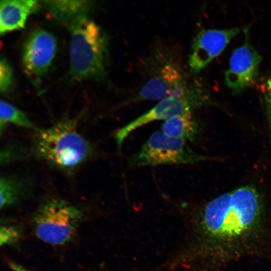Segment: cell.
Segmentation results:
<instances>
[{"label": "cell", "mask_w": 271, "mask_h": 271, "mask_svg": "<svg viewBox=\"0 0 271 271\" xmlns=\"http://www.w3.org/2000/svg\"><path fill=\"white\" fill-rule=\"evenodd\" d=\"M257 191L243 186L208 202L197 213L187 216V236L180 250L194 260L215 240H231L250 231L260 211Z\"/></svg>", "instance_id": "6da1fadb"}, {"label": "cell", "mask_w": 271, "mask_h": 271, "mask_svg": "<svg viewBox=\"0 0 271 271\" xmlns=\"http://www.w3.org/2000/svg\"><path fill=\"white\" fill-rule=\"evenodd\" d=\"M70 73L77 80L103 79L108 66V42L96 23L86 17L68 26Z\"/></svg>", "instance_id": "7a4b0ae2"}, {"label": "cell", "mask_w": 271, "mask_h": 271, "mask_svg": "<svg viewBox=\"0 0 271 271\" xmlns=\"http://www.w3.org/2000/svg\"><path fill=\"white\" fill-rule=\"evenodd\" d=\"M34 146L41 159L65 171L79 166L92 152L89 142L78 131L76 120L69 119L38 130L35 135Z\"/></svg>", "instance_id": "3957f363"}, {"label": "cell", "mask_w": 271, "mask_h": 271, "mask_svg": "<svg viewBox=\"0 0 271 271\" xmlns=\"http://www.w3.org/2000/svg\"><path fill=\"white\" fill-rule=\"evenodd\" d=\"M83 217L82 211L64 200L53 198L36 211L33 222L37 236L54 245L70 241Z\"/></svg>", "instance_id": "277c9868"}, {"label": "cell", "mask_w": 271, "mask_h": 271, "mask_svg": "<svg viewBox=\"0 0 271 271\" xmlns=\"http://www.w3.org/2000/svg\"><path fill=\"white\" fill-rule=\"evenodd\" d=\"M188 146L184 140L169 137L162 131L152 133L141 149L129 159L130 167L189 165L208 160Z\"/></svg>", "instance_id": "5b68a950"}, {"label": "cell", "mask_w": 271, "mask_h": 271, "mask_svg": "<svg viewBox=\"0 0 271 271\" xmlns=\"http://www.w3.org/2000/svg\"><path fill=\"white\" fill-rule=\"evenodd\" d=\"M153 72L131 101L159 100L181 95L191 86L181 65L170 55L157 58Z\"/></svg>", "instance_id": "8992f818"}, {"label": "cell", "mask_w": 271, "mask_h": 271, "mask_svg": "<svg viewBox=\"0 0 271 271\" xmlns=\"http://www.w3.org/2000/svg\"><path fill=\"white\" fill-rule=\"evenodd\" d=\"M206 96L198 87L190 86L183 94L161 100L147 112L116 130L114 138L120 148L127 136L134 130L156 120H167L176 115L192 111L205 104Z\"/></svg>", "instance_id": "52a82bcc"}, {"label": "cell", "mask_w": 271, "mask_h": 271, "mask_svg": "<svg viewBox=\"0 0 271 271\" xmlns=\"http://www.w3.org/2000/svg\"><path fill=\"white\" fill-rule=\"evenodd\" d=\"M56 39L51 32L37 29L25 40L22 63L25 73L36 86L40 83L51 65L57 50Z\"/></svg>", "instance_id": "ba28073f"}, {"label": "cell", "mask_w": 271, "mask_h": 271, "mask_svg": "<svg viewBox=\"0 0 271 271\" xmlns=\"http://www.w3.org/2000/svg\"><path fill=\"white\" fill-rule=\"evenodd\" d=\"M246 27L202 29L194 37L188 59L190 71L198 73L220 55L229 43Z\"/></svg>", "instance_id": "9c48e42d"}, {"label": "cell", "mask_w": 271, "mask_h": 271, "mask_svg": "<svg viewBox=\"0 0 271 271\" xmlns=\"http://www.w3.org/2000/svg\"><path fill=\"white\" fill-rule=\"evenodd\" d=\"M262 58L246 39L232 52L228 69L225 72V82L234 93H239L255 82Z\"/></svg>", "instance_id": "30bf717a"}, {"label": "cell", "mask_w": 271, "mask_h": 271, "mask_svg": "<svg viewBox=\"0 0 271 271\" xmlns=\"http://www.w3.org/2000/svg\"><path fill=\"white\" fill-rule=\"evenodd\" d=\"M38 6V1L35 0H1V34L23 28L28 17Z\"/></svg>", "instance_id": "8fae6325"}, {"label": "cell", "mask_w": 271, "mask_h": 271, "mask_svg": "<svg viewBox=\"0 0 271 271\" xmlns=\"http://www.w3.org/2000/svg\"><path fill=\"white\" fill-rule=\"evenodd\" d=\"M42 2L53 19L68 26L87 16L92 7V2L89 1L52 0Z\"/></svg>", "instance_id": "7c38bea8"}, {"label": "cell", "mask_w": 271, "mask_h": 271, "mask_svg": "<svg viewBox=\"0 0 271 271\" xmlns=\"http://www.w3.org/2000/svg\"><path fill=\"white\" fill-rule=\"evenodd\" d=\"M161 131L169 137L192 142L199 134L200 127L191 111L165 121L161 126Z\"/></svg>", "instance_id": "4fadbf2b"}, {"label": "cell", "mask_w": 271, "mask_h": 271, "mask_svg": "<svg viewBox=\"0 0 271 271\" xmlns=\"http://www.w3.org/2000/svg\"><path fill=\"white\" fill-rule=\"evenodd\" d=\"M27 187L20 178L10 175H4L0 179V208L5 209L15 204L24 197Z\"/></svg>", "instance_id": "5bb4252c"}, {"label": "cell", "mask_w": 271, "mask_h": 271, "mask_svg": "<svg viewBox=\"0 0 271 271\" xmlns=\"http://www.w3.org/2000/svg\"><path fill=\"white\" fill-rule=\"evenodd\" d=\"M9 124L26 128H34V124L20 109L3 100L0 102V132L2 134Z\"/></svg>", "instance_id": "9a60e30c"}, {"label": "cell", "mask_w": 271, "mask_h": 271, "mask_svg": "<svg viewBox=\"0 0 271 271\" xmlns=\"http://www.w3.org/2000/svg\"><path fill=\"white\" fill-rule=\"evenodd\" d=\"M13 72L8 60L2 56L0 60V91L4 94H8L14 89Z\"/></svg>", "instance_id": "2e32d148"}, {"label": "cell", "mask_w": 271, "mask_h": 271, "mask_svg": "<svg viewBox=\"0 0 271 271\" xmlns=\"http://www.w3.org/2000/svg\"><path fill=\"white\" fill-rule=\"evenodd\" d=\"M22 235L20 226L12 224L2 225L0 229L1 246L14 244L19 241Z\"/></svg>", "instance_id": "e0dca14e"}, {"label": "cell", "mask_w": 271, "mask_h": 271, "mask_svg": "<svg viewBox=\"0 0 271 271\" xmlns=\"http://www.w3.org/2000/svg\"><path fill=\"white\" fill-rule=\"evenodd\" d=\"M260 90L264 102L269 128L271 133V77L266 78L261 83Z\"/></svg>", "instance_id": "ac0fdd59"}, {"label": "cell", "mask_w": 271, "mask_h": 271, "mask_svg": "<svg viewBox=\"0 0 271 271\" xmlns=\"http://www.w3.org/2000/svg\"><path fill=\"white\" fill-rule=\"evenodd\" d=\"M4 149L1 153V164H6L12 162L18 156L19 151L17 149L11 147Z\"/></svg>", "instance_id": "d6986e66"}, {"label": "cell", "mask_w": 271, "mask_h": 271, "mask_svg": "<svg viewBox=\"0 0 271 271\" xmlns=\"http://www.w3.org/2000/svg\"><path fill=\"white\" fill-rule=\"evenodd\" d=\"M9 265L13 271H30L22 265L13 261L9 262Z\"/></svg>", "instance_id": "ffe728a7"}]
</instances>
